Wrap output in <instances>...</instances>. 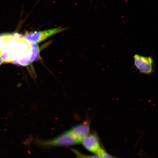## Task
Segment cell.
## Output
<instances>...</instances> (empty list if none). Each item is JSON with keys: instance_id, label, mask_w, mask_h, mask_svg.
<instances>
[{"instance_id": "1", "label": "cell", "mask_w": 158, "mask_h": 158, "mask_svg": "<svg viewBox=\"0 0 158 158\" xmlns=\"http://www.w3.org/2000/svg\"><path fill=\"white\" fill-rule=\"evenodd\" d=\"M0 56L4 62L22 66H28L40 57L36 43L15 32L0 34Z\"/></svg>"}, {"instance_id": "2", "label": "cell", "mask_w": 158, "mask_h": 158, "mask_svg": "<svg viewBox=\"0 0 158 158\" xmlns=\"http://www.w3.org/2000/svg\"><path fill=\"white\" fill-rule=\"evenodd\" d=\"M35 141L38 145L46 147H68L80 143L70 129L52 139H37Z\"/></svg>"}, {"instance_id": "3", "label": "cell", "mask_w": 158, "mask_h": 158, "mask_svg": "<svg viewBox=\"0 0 158 158\" xmlns=\"http://www.w3.org/2000/svg\"><path fill=\"white\" fill-rule=\"evenodd\" d=\"M133 58L134 66L141 73L149 75L153 72L154 64L152 57L136 54L134 55Z\"/></svg>"}, {"instance_id": "4", "label": "cell", "mask_w": 158, "mask_h": 158, "mask_svg": "<svg viewBox=\"0 0 158 158\" xmlns=\"http://www.w3.org/2000/svg\"><path fill=\"white\" fill-rule=\"evenodd\" d=\"M64 28L60 27L47 30L33 31L27 33L25 35L28 40L37 44L53 35L64 31Z\"/></svg>"}, {"instance_id": "5", "label": "cell", "mask_w": 158, "mask_h": 158, "mask_svg": "<svg viewBox=\"0 0 158 158\" xmlns=\"http://www.w3.org/2000/svg\"><path fill=\"white\" fill-rule=\"evenodd\" d=\"M81 143L86 149L96 155L102 149L98 136L94 134H89Z\"/></svg>"}, {"instance_id": "6", "label": "cell", "mask_w": 158, "mask_h": 158, "mask_svg": "<svg viewBox=\"0 0 158 158\" xmlns=\"http://www.w3.org/2000/svg\"><path fill=\"white\" fill-rule=\"evenodd\" d=\"M90 123V120L88 119L82 123L74 126L70 129L80 143H81L89 133Z\"/></svg>"}, {"instance_id": "7", "label": "cell", "mask_w": 158, "mask_h": 158, "mask_svg": "<svg viewBox=\"0 0 158 158\" xmlns=\"http://www.w3.org/2000/svg\"><path fill=\"white\" fill-rule=\"evenodd\" d=\"M71 151L76 156V158H101L98 155L87 156L81 153L76 149H71Z\"/></svg>"}, {"instance_id": "8", "label": "cell", "mask_w": 158, "mask_h": 158, "mask_svg": "<svg viewBox=\"0 0 158 158\" xmlns=\"http://www.w3.org/2000/svg\"><path fill=\"white\" fill-rule=\"evenodd\" d=\"M99 156L101 158H114L112 157L111 156L109 155L108 153L103 149L100 150L98 155H97Z\"/></svg>"}, {"instance_id": "9", "label": "cell", "mask_w": 158, "mask_h": 158, "mask_svg": "<svg viewBox=\"0 0 158 158\" xmlns=\"http://www.w3.org/2000/svg\"><path fill=\"white\" fill-rule=\"evenodd\" d=\"M3 63H4V61H3L2 59L1 56H0V66H1V65Z\"/></svg>"}, {"instance_id": "10", "label": "cell", "mask_w": 158, "mask_h": 158, "mask_svg": "<svg viewBox=\"0 0 158 158\" xmlns=\"http://www.w3.org/2000/svg\"></svg>"}]
</instances>
